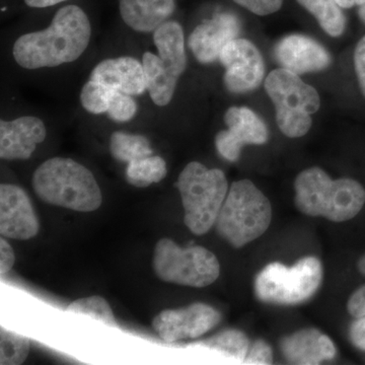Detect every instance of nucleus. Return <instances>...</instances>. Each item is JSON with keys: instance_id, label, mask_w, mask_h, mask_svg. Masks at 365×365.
<instances>
[{"instance_id": "nucleus-1", "label": "nucleus", "mask_w": 365, "mask_h": 365, "mask_svg": "<svg viewBox=\"0 0 365 365\" xmlns=\"http://www.w3.org/2000/svg\"><path fill=\"white\" fill-rule=\"evenodd\" d=\"M91 35L88 14L69 4L56 11L47 28L20 36L13 46L14 59L28 71L72 63L88 49Z\"/></svg>"}, {"instance_id": "nucleus-2", "label": "nucleus", "mask_w": 365, "mask_h": 365, "mask_svg": "<svg viewBox=\"0 0 365 365\" xmlns=\"http://www.w3.org/2000/svg\"><path fill=\"white\" fill-rule=\"evenodd\" d=\"M295 206L304 215L344 222L359 215L365 203V190L352 179L333 180L325 170L309 168L294 182Z\"/></svg>"}, {"instance_id": "nucleus-3", "label": "nucleus", "mask_w": 365, "mask_h": 365, "mask_svg": "<svg viewBox=\"0 0 365 365\" xmlns=\"http://www.w3.org/2000/svg\"><path fill=\"white\" fill-rule=\"evenodd\" d=\"M33 188L45 202L78 212H93L103 203L93 173L71 158H52L41 163L34 173Z\"/></svg>"}, {"instance_id": "nucleus-4", "label": "nucleus", "mask_w": 365, "mask_h": 365, "mask_svg": "<svg viewBox=\"0 0 365 365\" xmlns=\"http://www.w3.org/2000/svg\"><path fill=\"white\" fill-rule=\"evenodd\" d=\"M272 206L250 180L232 182L216 220L220 237L235 248H242L267 232Z\"/></svg>"}, {"instance_id": "nucleus-5", "label": "nucleus", "mask_w": 365, "mask_h": 365, "mask_svg": "<svg viewBox=\"0 0 365 365\" xmlns=\"http://www.w3.org/2000/svg\"><path fill=\"white\" fill-rule=\"evenodd\" d=\"M184 207V222L192 234L205 235L215 225L228 193L222 170L207 169L201 163H188L176 182Z\"/></svg>"}, {"instance_id": "nucleus-6", "label": "nucleus", "mask_w": 365, "mask_h": 365, "mask_svg": "<svg viewBox=\"0 0 365 365\" xmlns=\"http://www.w3.org/2000/svg\"><path fill=\"white\" fill-rule=\"evenodd\" d=\"M153 38L158 54H143L146 88L155 105L165 107L172 102L178 81L186 71L184 31L178 21L169 20L158 26Z\"/></svg>"}, {"instance_id": "nucleus-7", "label": "nucleus", "mask_w": 365, "mask_h": 365, "mask_svg": "<svg viewBox=\"0 0 365 365\" xmlns=\"http://www.w3.org/2000/svg\"><path fill=\"white\" fill-rule=\"evenodd\" d=\"M265 88L275 106L281 132L290 138L306 135L313 123L312 115L321 107L316 88L285 68L271 71L265 79Z\"/></svg>"}, {"instance_id": "nucleus-8", "label": "nucleus", "mask_w": 365, "mask_h": 365, "mask_svg": "<svg viewBox=\"0 0 365 365\" xmlns=\"http://www.w3.org/2000/svg\"><path fill=\"white\" fill-rule=\"evenodd\" d=\"M323 280V267L316 257H307L292 267L270 263L257 275V297L268 304L294 306L314 297Z\"/></svg>"}, {"instance_id": "nucleus-9", "label": "nucleus", "mask_w": 365, "mask_h": 365, "mask_svg": "<svg viewBox=\"0 0 365 365\" xmlns=\"http://www.w3.org/2000/svg\"><path fill=\"white\" fill-rule=\"evenodd\" d=\"M153 267L160 280L182 287H209L220 275V261L212 252L201 246L182 248L168 237L155 245Z\"/></svg>"}, {"instance_id": "nucleus-10", "label": "nucleus", "mask_w": 365, "mask_h": 365, "mask_svg": "<svg viewBox=\"0 0 365 365\" xmlns=\"http://www.w3.org/2000/svg\"><path fill=\"white\" fill-rule=\"evenodd\" d=\"M220 61L225 69L223 83L230 93H249L263 81L265 64L251 41L241 38L230 41L220 53Z\"/></svg>"}, {"instance_id": "nucleus-11", "label": "nucleus", "mask_w": 365, "mask_h": 365, "mask_svg": "<svg viewBox=\"0 0 365 365\" xmlns=\"http://www.w3.org/2000/svg\"><path fill=\"white\" fill-rule=\"evenodd\" d=\"M222 316L208 304H190L181 309H165L153 319V328L165 342L197 338L215 328Z\"/></svg>"}, {"instance_id": "nucleus-12", "label": "nucleus", "mask_w": 365, "mask_h": 365, "mask_svg": "<svg viewBox=\"0 0 365 365\" xmlns=\"http://www.w3.org/2000/svg\"><path fill=\"white\" fill-rule=\"evenodd\" d=\"M225 122L227 130L220 131L216 135L215 146L220 155L228 162L239 160L245 145L267 143V126L248 108H230L225 113Z\"/></svg>"}, {"instance_id": "nucleus-13", "label": "nucleus", "mask_w": 365, "mask_h": 365, "mask_svg": "<svg viewBox=\"0 0 365 365\" xmlns=\"http://www.w3.org/2000/svg\"><path fill=\"white\" fill-rule=\"evenodd\" d=\"M39 220L25 190L13 184L0 186V234L11 240L33 239Z\"/></svg>"}, {"instance_id": "nucleus-14", "label": "nucleus", "mask_w": 365, "mask_h": 365, "mask_svg": "<svg viewBox=\"0 0 365 365\" xmlns=\"http://www.w3.org/2000/svg\"><path fill=\"white\" fill-rule=\"evenodd\" d=\"M241 31V21L235 14H217L194 29L189 36V49L200 63H212L220 60V53L230 41L239 38Z\"/></svg>"}, {"instance_id": "nucleus-15", "label": "nucleus", "mask_w": 365, "mask_h": 365, "mask_svg": "<svg viewBox=\"0 0 365 365\" xmlns=\"http://www.w3.org/2000/svg\"><path fill=\"white\" fill-rule=\"evenodd\" d=\"M47 136L46 125L39 117L21 116L0 121V158L4 160H25Z\"/></svg>"}, {"instance_id": "nucleus-16", "label": "nucleus", "mask_w": 365, "mask_h": 365, "mask_svg": "<svg viewBox=\"0 0 365 365\" xmlns=\"http://www.w3.org/2000/svg\"><path fill=\"white\" fill-rule=\"evenodd\" d=\"M274 55L282 68L304 74L324 71L331 64V56L319 43L302 35H289L275 46Z\"/></svg>"}, {"instance_id": "nucleus-17", "label": "nucleus", "mask_w": 365, "mask_h": 365, "mask_svg": "<svg viewBox=\"0 0 365 365\" xmlns=\"http://www.w3.org/2000/svg\"><path fill=\"white\" fill-rule=\"evenodd\" d=\"M90 79L133 97L148 91L143 61L131 56L102 60L93 67Z\"/></svg>"}, {"instance_id": "nucleus-18", "label": "nucleus", "mask_w": 365, "mask_h": 365, "mask_svg": "<svg viewBox=\"0 0 365 365\" xmlns=\"http://www.w3.org/2000/svg\"><path fill=\"white\" fill-rule=\"evenodd\" d=\"M281 350L294 364H321L336 356V347L328 336L316 329H304L281 341Z\"/></svg>"}, {"instance_id": "nucleus-19", "label": "nucleus", "mask_w": 365, "mask_h": 365, "mask_svg": "<svg viewBox=\"0 0 365 365\" xmlns=\"http://www.w3.org/2000/svg\"><path fill=\"white\" fill-rule=\"evenodd\" d=\"M125 25L137 33H153L170 20L176 9L175 0H119Z\"/></svg>"}, {"instance_id": "nucleus-20", "label": "nucleus", "mask_w": 365, "mask_h": 365, "mask_svg": "<svg viewBox=\"0 0 365 365\" xmlns=\"http://www.w3.org/2000/svg\"><path fill=\"white\" fill-rule=\"evenodd\" d=\"M313 14L328 35L339 37L345 31L346 18L342 7L336 0H297Z\"/></svg>"}, {"instance_id": "nucleus-21", "label": "nucleus", "mask_w": 365, "mask_h": 365, "mask_svg": "<svg viewBox=\"0 0 365 365\" xmlns=\"http://www.w3.org/2000/svg\"><path fill=\"white\" fill-rule=\"evenodd\" d=\"M167 163L158 155H150L127 163L126 181L137 188H145L167 176Z\"/></svg>"}, {"instance_id": "nucleus-22", "label": "nucleus", "mask_w": 365, "mask_h": 365, "mask_svg": "<svg viewBox=\"0 0 365 365\" xmlns=\"http://www.w3.org/2000/svg\"><path fill=\"white\" fill-rule=\"evenodd\" d=\"M110 153L119 162L131 163L153 155L150 140L140 134L116 131L110 137Z\"/></svg>"}, {"instance_id": "nucleus-23", "label": "nucleus", "mask_w": 365, "mask_h": 365, "mask_svg": "<svg viewBox=\"0 0 365 365\" xmlns=\"http://www.w3.org/2000/svg\"><path fill=\"white\" fill-rule=\"evenodd\" d=\"M66 311L91 317L107 326L117 327L116 319L109 302L98 295L74 300L67 307Z\"/></svg>"}, {"instance_id": "nucleus-24", "label": "nucleus", "mask_w": 365, "mask_h": 365, "mask_svg": "<svg viewBox=\"0 0 365 365\" xmlns=\"http://www.w3.org/2000/svg\"><path fill=\"white\" fill-rule=\"evenodd\" d=\"M30 350V340L19 334L1 328L0 336V364H24Z\"/></svg>"}, {"instance_id": "nucleus-25", "label": "nucleus", "mask_w": 365, "mask_h": 365, "mask_svg": "<svg viewBox=\"0 0 365 365\" xmlns=\"http://www.w3.org/2000/svg\"><path fill=\"white\" fill-rule=\"evenodd\" d=\"M112 90L113 88L104 83L90 79L81 88L79 96L81 106L90 114H105L109 110Z\"/></svg>"}, {"instance_id": "nucleus-26", "label": "nucleus", "mask_w": 365, "mask_h": 365, "mask_svg": "<svg viewBox=\"0 0 365 365\" xmlns=\"http://www.w3.org/2000/svg\"><path fill=\"white\" fill-rule=\"evenodd\" d=\"M209 347L215 348L235 359L245 360L248 354L249 340L244 333L237 330H228L220 333L207 342Z\"/></svg>"}, {"instance_id": "nucleus-27", "label": "nucleus", "mask_w": 365, "mask_h": 365, "mask_svg": "<svg viewBox=\"0 0 365 365\" xmlns=\"http://www.w3.org/2000/svg\"><path fill=\"white\" fill-rule=\"evenodd\" d=\"M137 110L136 101L133 96L122 93L117 90H112L110 98L109 110L107 114L110 119L119 123L130 121L135 117Z\"/></svg>"}, {"instance_id": "nucleus-28", "label": "nucleus", "mask_w": 365, "mask_h": 365, "mask_svg": "<svg viewBox=\"0 0 365 365\" xmlns=\"http://www.w3.org/2000/svg\"><path fill=\"white\" fill-rule=\"evenodd\" d=\"M257 16H269L279 11L283 0H232Z\"/></svg>"}, {"instance_id": "nucleus-29", "label": "nucleus", "mask_w": 365, "mask_h": 365, "mask_svg": "<svg viewBox=\"0 0 365 365\" xmlns=\"http://www.w3.org/2000/svg\"><path fill=\"white\" fill-rule=\"evenodd\" d=\"M245 360L249 364H271L273 361L272 349L265 341H256L250 348Z\"/></svg>"}, {"instance_id": "nucleus-30", "label": "nucleus", "mask_w": 365, "mask_h": 365, "mask_svg": "<svg viewBox=\"0 0 365 365\" xmlns=\"http://www.w3.org/2000/svg\"><path fill=\"white\" fill-rule=\"evenodd\" d=\"M354 66L359 78L360 90L365 97V36L355 48Z\"/></svg>"}, {"instance_id": "nucleus-31", "label": "nucleus", "mask_w": 365, "mask_h": 365, "mask_svg": "<svg viewBox=\"0 0 365 365\" xmlns=\"http://www.w3.org/2000/svg\"><path fill=\"white\" fill-rule=\"evenodd\" d=\"M347 309L353 318L365 316V285L353 292L348 299Z\"/></svg>"}, {"instance_id": "nucleus-32", "label": "nucleus", "mask_w": 365, "mask_h": 365, "mask_svg": "<svg viewBox=\"0 0 365 365\" xmlns=\"http://www.w3.org/2000/svg\"><path fill=\"white\" fill-rule=\"evenodd\" d=\"M16 257L11 245L6 240H0V274L9 273L13 268Z\"/></svg>"}, {"instance_id": "nucleus-33", "label": "nucleus", "mask_w": 365, "mask_h": 365, "mask_svg": "<svg viewBox=\"0 0 365 365\" xmlns=\"http://www.w3.org/2000/svg\"><path fill=\"white\" fill-rule=\"evenodd\" d=\"M350 339L355 347L365 351V316L356 318L350 327Z\"/></svg>"}, {"instance_id": "nucleus-34", "label": "nucleus", "mask_w": 365, "mask_h": 365, "mask_svg": "<svg viewBox=\"0 0 365 365\" xmlns=\"http://www.w3.org/2000/svg\"><path fill=\"white\" fill-rule=\"evenodd\" d=\"M26 6L33 9H46V7L54 6L56 4L66 2L67 0H24Z\"/></svg>"}, {"instance_id": "nucleus-35", "label": "nucleus", "mask_w": 365, "mask_h": 365, "mask_svg": "<svg viewBox=\"0 0 365 365\" xmlns=\"http://www.w3.org/2000/svg\"><path fill=\"white\" fill-rule=\"evenodd\" d=\"M336 1L342 9H351L353 6H360L365 4V0H336Z\"/></svg>"}, {"instance_id": "nucleus-36", "label": "nucleus", "mask_w": 365, "mask_h": 365, "mask_svg": "<svg viewBox=\"0 0 365 365\" xmlns=\"http://www.w3.org/2000/svg\"><path fill=\"white\" fill-rule=\"evenodd\" d=\"M359 270L360 271V273L365 275V255L359 262Z\"/></svg>"}, {"instance_id": "nucleus-37", "label": "nucleus", "mask_w": 365, "mask_h": 365, "mask_svg": "<svg viewBox=\"0 0 365 365\" xmlns=\"http://www.w3.org/2000/svg\"><path fill=\"white\" fill-rule=\"evenodd\" d=\"M359 16L360 19H361L362 21L365 24V4L360 6Z\"/></svg>"}]
</instances>
